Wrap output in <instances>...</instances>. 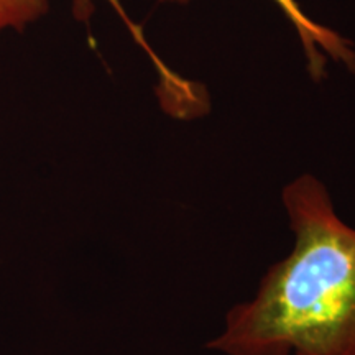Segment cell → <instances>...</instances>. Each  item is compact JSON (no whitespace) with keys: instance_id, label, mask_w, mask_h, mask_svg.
I'll return each instance as SVG.
<instances>
[{"instance_id":"6da1fadb","label":"cell","mask_w":355,"mask_h":355,"mask_svg":"<svg viewBox=\"0 0 355 355\" xmlns=\"http://www.w3.org/2000/svg\"><path fill=\"white\" fill-rule=\"evenodd\" d=\"M295 245L261 278L257 296L225 316L207 347L227 355H355V229L321 181L283 189Z\"/></svg>"},{"instance_id":"7a4b0ae2","label":"cell","mask_w":355,"mask_h":355,"mask_svg":"<svg viewBox=\"0 0 355 355\" xmlns=\"http://www.w3.org/2000/svg\"><path fill=\"white\" fill-rule=\"evenodd\" d=\"M162 2H186V0H162ZM275 2L282 7L285 15L295 25L296 32L303 42L309 71L314 78L322 76L324 63H326V58L322 53H327L337 61H343L345 66L355 71V51L347 40L311 20L301 10L296 0H275Z\"/></svg>"},{"instance_id":"3957f363","label":"cell","mask_w":355,"mask_h":355,"mask_svg":"<svg viewBox=\"0 0 355 355\" xmlns=\"http://www.w3.org/2000/svg\"><path fill=\"white\" fill-rule=\"evenodd\" d=\"M122 12L117 0H110ZM48 10V0H0V33L8 30H24Z\"/></svg>"}]
</instances>
